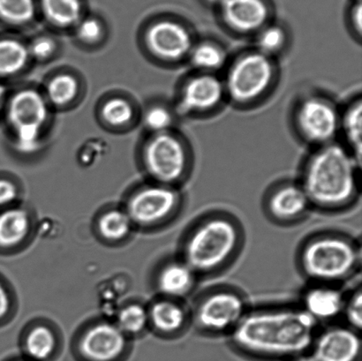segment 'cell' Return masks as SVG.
<instances>
[{"mask_svg": "<svg viewBox=\"0 0 362 361\" xmlns=\"http://www.w3.org/2000/svg\"><path fill=\"white\" fill-rule=\"evenodd\" d=\"M130 218L123 212L111 211L105 214L99 223L103 236L109 239H119L125 237L130 230Z\"/></svg>", "mask_w": 362, "mask_h": 361, "instance_id": "obj_29", "label": "cell"}, {"mask_svg": "<svg viewBox=\"0 0 362 361\" xmlns=\"http://www.w3.org/2000/svg\"><path fill=\"white\" fill-rule=\"evenodd\" d=\"M225 95L223 81L213 73H201L191 77L184 85L177 108L185 115L211 111Z\"/></svg>", "mask_w": 362, "mask_h": 361, "instance_id": "obj_13", "label": "cell"}, {"mask_svg": "<svg viewBox=\"0 0 362 361\" xmlns=\"http://www.w3.org/2000/svg\"><path fill=\"white\" fill-rule=\"evenodd\" d=\"M342 316L345 317L347 326L361 331L362 325V292L361 286L346 298Z\"/></svg>", "mask_w": 362, "mask_h": 361, "instance_id": "obj_32", "label": "cell"}, {"mask_svg": "<svg viewBox=\"0 0 362 361\" xmlns=\"http://www.w3.org/2000/svg\"><path fill=\"white\" fill-rule=\"evenodd\" d=\"M274 76L271 57L258 51L245 53L227 72L223 81L226 95L238 104L257 100L271 88Z\"/></svg>", "mask_w": 362, "mask_h": 361, "instance_id": "obj_6", "label": "cell"}, {"mask_svg": "<svg viewBox=\"0 0 362 361\" xmlns=\"http://www.w3.org/2000/svg\"><path fill=\"white\" fill-rule=\"evenodd\" d=\"M198 276L184 260L166 264L159 274L158 288L173 300L184 298L194 291Z\"/></svg>", "mask_w": 362, "mask_h": 361, "instance_id": "obj_18", "label": "cell"}, {"mask_svg": "<svg viewBox=\"0 0 362 361\" xmlns=\"http://www.w3.org/2000/svg\"><path fill=\"white\" fill-rule=\"evenodd\" d=\"M351 25L357 35L361 37L362 31V5L361 0L354 4L350 11Z\"/></svg>", "mask_w": 362, "mask_h": 361, "instance_id": "obj_37", "label": "cell"}, {"mask_svg": "<svg viewBox=\"0 0 362 361\" xmlns=\"http://www.w3.org/2000/svg\"><path fill=\"white\" fill-rule=\"evenodd\" d=\"M191 63L202 73H212L225 65L226 54L221 46L213 42H202L194 45L189 56Z\"/></svg>", "mask_w": 362, "mask_h": 361, "instance_id": "obj_24", "label": "cell"}, {"mask_svg": "<svg viewBox=\"0 0 362 361\" xmlns=\"http://www.w3.org/2000/svg\"><path fill=\"white\" fill-rule=\"evenodd\" d=\"M286 42L285 30L279 25H266L257 35V51L271 57L281 51Z\"/></svg>", "mask_w": 362, "mask_h": 361, "instance_id": "obj_27", "label": "cell"}, {"mask_svg": "<svg viewBox=\"0 0 362 361\" xmlns=\"http://www.w3.org/2000/svg\"><path fill=\"white\" fill-rule=\"evenodd\" d=\"M147 321L146 311L140 306L132 305L126 307L120 312L119 328L122 331L136 333V332L143 330L147 324Z\"/></svg>", "mask_w": 362, "mask_h": 361, "instance_id": "obj_31", "label": "cell"}, {"mask_svg": "<svg viewBox=\"0 0 362 361\" xmlns=\"http://www.w3.org/2000/svg\"><path fill=\"white\" fill-rule=\"evenodd\" d=\"M37 5L38 12L56 27L76 26L83 18L85 0H37Z\"/></svg>", "mask_w": 362, "mask_h": 361, "instance_id": "obj_19", "label": "cell"}, {"mask_svg": "<svg viewBox=\"0 0 362 361\" xmlns=\"http://www.w3.org/2000/svg\"><path fill=\"white\" fill-rule=\"evenodd\" d=\"M315 361H357L361 353L360 332L335 325L317 332L311 349Z\"/></svg>", "mask_w": 362, "mask_h": 361, "instance_id": "obj_11", "label": "cell"}, {"mask_svg": "<svg viewBox=\"0 0 362 361\" xmlns=\"http://www.w3.org/2000/svg\"><path fill=\"white\" fill-rule=\"evenodd\" d=\"M47 119V104L37 91L24 90L13 95L7 108V119L16 136L18 150L30 154L37 150Z\"/></svg>", "mask_w": 362, "mask_h": 361, "instance_id": "obj_7", "label": "cell"}, {"mask_svg": "<svg viewBox=\"0 0 362 361\" xmlns=\"http://www.w3.org/2000/svg\"><path fill=\"white\" fill-rule=\"evenodd\" d=\"M173 118L172 112L163 106H155L148 110L145 115L146 126L156 134L168 132L172 126Z\"/></svg>", "mask_w": 362, "mask_h": 361, "instance_id": "obj_33", "label": "cell"}, {"mask_svg": "<svg viewBox=\"0 0 362 361\" xmlns=\"http://www.w3.org/2000/svg\"><path fill=\"white\" fill-rule=\"evenodd\" d=\"M30 54L23 42L13 39L0 40V77L14 76L27 65Z\"/></svg>", "mask_w": 362, "mask_h": 361, "instance_id": "obj_23", "label": "cell"}, {"mask_svg": "<svg viewBox=\"0 0 362 361\" xmlns=\"http://www.w3.org/2000/svg\"><path fill=\"white\" fill-rule=\"evenodd\" d=\"M358 166L361 167L341 145L319 147L308 159L300 183L311 207L337 212L353 205L359 194Z\"/></svg>", "mask_w": 362, "mask_h": 361, "instance_id": "obj_2", "label": "cell"}, {"mask_svg": "<svg viewBox=\"0 0 362 361\" xmlns=\"http://www.w3.org/2000/svg\"><path fill=\"white\" fill-rule=\"evenodd\" d=\"M6 95V88L3 86L2 84H0V108H1V105L3 104L4 98H5Z\"/></svg>", "mask_w": 362, "mask_h": 361, "instance_id": "obj_39", "label": "cell"}, {"mask_svg": "<svg viewBox=\"0 0 362 361\" xmlns=\"http://www.w3.org/2000/svg\"><path fill=\"white\" fill-rule=\"evenodd\" d=\"M102 117L109 125L122 126L133 118L131 105L122 98H113L105 102L102 108Z\"/></svg>", "mask_w": 362, "mask_h": 361, "instance_id": "obj_30", "label": "cell"}, {"mask_svg": "<svg viewBox=\"0 0 362 361\" xmlns=\"http://www.w3.org/2000/svg\"><path fill=\"white\" fill-rule=\"evenodd\" d=\"M144 160L151 174L166 186L180 182L187 171V148L168 132L157 134L148 141Z\"/></svg>", "mask_w": 362, "mask_h": 361, "instance_id": "obj_8", "label": "cell"}, {"mask_svg": "<svg viewBox=\"0 0 362 361\" xmlns=\"http://www.w3.org/2000/svg\"><path fill=\"white\" fill-rule=\"evenodd\" d=\"M310 200L300 184L286 183L276 187L266 200V213L272 221L291 225L306 217Z\"/></svg>", "mask_w": 362, "mask_h": 361, "instance_id": "obj_14", "label": "cell"}, {"mask_svg": "<svg viewBox=\"0 0 362 361\" xmlns=\"http://www.w3.org/2000/svg\"><path fill=\"white\" fill-rule=\"evenodd\" d=\"M300 357V358L297 361H315L313 357H301V355Z\"/></svg>", "mask_w": 362, "mask_h": 361, "instance_id": "obj_41", "label": "cell"}, {"mask_svg": "<svg viewBox=\"0 0 362 361\" xmlns=\"http://www.w3.org/2000/svg\"><path fill=\"white\" fill-rule=\"evenodd\" d=\"M76 27L78 37L86 42L98 41L103 32L100 20L95 17L83 18Z\"/></svg>", "mask_w": 362, "mask_h": 361, "instance_id": "obj_34", "label": "cell"}, {"mask_svg": "<svg viewBox=\"0 0 362 361\" xmlns=\"http://www.w3.org/2000/svg\"><path fill=\"white\" fill-rule=\"evenodd\" d=\"M151 316L155 327L166 334L180 333L186 328L189 318L184 306L175 300H162L155 304Z\"/></svg>", "mask_w": 362, "mask_h": 361, "instance_id": "obj_20", "label": "cell"}, {"mask_svg": "<svg viewBox=\"0 0 362 361\" xmlns=\"http://www.w3.org/2000/svg\"><path fill=\"white\" fill-rule=\"evenodd\" d=\"M124 346L125 338L119 328L111 324H99L85 335L81 348L88 359L110 361L122 353Z\"/></svg>", "mask_w": 362, "mask_h": 361, "instance_id": "obj_17", "label": "cell"}, {"mask_svg": "<svg viewBox=\"0 0 362 361\" xmlns=\"http://www.w3.org/2000/svg\"><path fill=\"white\" fill-rule=\"evenodd\" d=\"M360 264V247L340 233L312 236L300 250V271L312 283L338 285L356 274Z\"/></svg>", "mask_w": 362, "mask_h": 361, "instance_id": "obj_4", "label": "cell"}, {"mask_svg": "<svg viewBox=\"0 0 362 361\" xmlns=\"http://www.w3.org/2000/svg\"><path fill=\"white\" fill-rule=\"evenodd\" d=\"M26 346L31 358L44 360L52 355L55 346V338L47 328L38 327L28 336Z\"/></svg>", "mask_w": 362, "mask_h": 361, "instance_id": "obj_28", "label": "cell"}, {"mask_svg": "<svg viewBox=\"0 0 362 361\" xmlns=\"http://www.w3.org/2000/svg\"><path fill=\"white\" fill-rule=\"evenodd\" d=\"M296 124L308 143L324 146L332 143L340 130V114L332 102L319 97L303 99L296 112Z\"/></svg>", "mask_w": 362, "mask_h": 361, "instance_id": "obj_9", "label": "cell"}, {"mask_svg": "<svg viewBox=\"0 0 362 361\" xmlns=\"http://www.w3.org/2000/svg\"><path fill=\"white\" fill-rule=\"evenodd\" d=\"M78 93V83L69 74H60L49 81L47 95L52 104L64 106L76 98Z\"/></svg>", "mask_w": 362, "mask_h": 361, "instance_id": "obj_26", "label": "cell"}, {"mask_svg": "<svg viewBox=\"0 0 362 361\" xmlns=\"http://www.w3.org/2000/svg\"><path fill=\"white\" fill-rule=\"evenodd\" d=\"M180 203V194L170 186L147 187L131 200L129 213L141 224H154L175 214Z\"/></svg>", "mask_w": 362, "mask_h": 361, "instance_id": "obj_12", "label": "cell"}, {"mask_svg": "<svg viewBox=\"0 0 362 361\" xmlns=\"http://www.w3.org/2000/svg\"><path fill=\"white\" fill-rule=\"evenodd\" d=\"M318 324L301 307H280L247 311L230 332V341L248 355L285 358L310 351Z\"/></svg>", "mask_w": 362, "mask_h": 361, "instance_id": "obj_1", "label": "cell"}, {"mask_svg": "<svg viewBox=\"0 0 362 361\" xmlns=\"http://www.w3.org/2000/svg\"><path fill=\"white\" fill-rule=\"evenodd\" d=\"M209 4H211V5L216 6H221L222 3L225 1V0H206Z\"/></svg>", "mask_w": 362, "mask_h": 361, "instance_id": "obj_40", "label": "cell"}, {"mask_svg": "<svg viewBox=\"0 0 362 361\" xmlns=\"http://www.w3.org/2000/svg\"><path fill=\"white\" fill-rule=\"evenodd\" d=\"M28 231V218L23 210L0 213V247H12L24 239Z\"/></svg>", "mask_w": 362, "mask_h": 361, "instance_id": "obj_22", "label": "cell"}, {"mask_svg": "<svg viewBox=\"0 0 362 361\" xmlns=\"http://www.w3.org/2000/svg\"><path fill=\"white\" fill-rule=\"evenodd\" d=\"M340 129L342 130L358 165L361 164L362 155V101L358 98L351 102L343 114H340Z\"/></svg>", "mask_w": 362, "mask_h": 361, "instance_id": "obj_21", "label": "cell"}, {"mask_svg": "<svg viewBox=\"0 0 362 361\" xmlns=\"http://www.w3.org/2000/svg\"><path fill=\"white\" fill-rule=\"evenodd\" d=\"M10 307V300L8 293L6 290L4 288L2 283L0 282V321L6 317L7 313H8Z\"/></svg>", "mask_w": 362, "mask_h": 361, "instance_id": "obj_38", "label": "cell"}, {"mask_svg": "<svg viewBox=\"0 0 362 361\" xmlns=\"http://www.w3.org/2000/svg\"><path fill=\"white\" fill-rule=\"evenodd\" d=\"M17 196L16 187L8 180L0 179V207L13 203Z\"/></svg>", "mask_w": 362, "mask_h": 361, "instance_id": "obj_36", "label": "cell"}, {"mask_svg": "<svg viewBox=\"0 0 362 361\" xmlns=\"http://www.w3.org/2000/svg\"><path fill=\"white\" fill-rule=\"evenodd\" d=\"M37 0H0V20L23 26L32 23L38 13Z\"/></svg>", "mask_w": 362, "mask_h": 361, "instance_id": "obj_25", "label": "cell"}, {"mask_svg": "<svg viewBox=\"0 0 362 361\" xmlns=\"http://www.w3.org/2000/svg\"><path fill=\"white\" fill-rule=\"evenodd\" d=\"M244 297L235 290L219 288L205 293L193 311L198 331L207 335L230 334L247 313Z\"/></svg>", "mask_w": 362, "mask_h": 361, "instance_id": "obj_5", "label": "cell"}, {"mask_svg": "<svg viewBox=\"0 0 362 361\" xmlns=\"http://www.w3.org/2000/svg\"><path fill=\"white\" fill-rule=\"evenodd\" d=\"M243 230L230 215L212 213L198 220L188 232L183 247L182 260L198 277L226 268L243 246Z\"/></svg>", "mask_w": 362, "mask_h": 361, "instance_id": "obj_3", "label": "cell"}, {"mask_svg": "<svg viewBox=\"0 0 362 361\" xmlns=\"http://www.w3.org/2000/svg\"><path fill=\"white\" fill-rule=\"evenodd\" d=\"M56 45L54 41L47 37H41L32 42L30 48H28V54L37 59H45L49 58L55 52Z\"/></svg>", "mask_w": 362, "mask_h": 361, "instance_id": "obj_35", "label": "cell"}, {"mask_svg": "<svg viewBox=\"0 0 362 361\" xmlns=\"http://www.w3.org/2000/svg\"><path fill=\"white\" fill-rule=\"evenodd\" d=\"M146 41L153 54L168 61H178L189 56L194 45L190 30L179 21L169 19L152 24Z\"/></svg>", "mask_w": 362, "mask_h": 361, "instance_id": "obj_10", "label": "cell"}, {"mask_svg": "<svg viewBox=\"0 0 362 361\" xmlns=\"http://www.w3.org/2000/svg\"><path fill=\"white\" fill-rule=\"evenodd\" d=\"M220 10L226 26L239 33L258 32L268 24L269 9L264 0H225Z\"/></svg>", "mask_w": 362, "mask_h": 361, "instance_id": "obj_15", "label": "cell"}, {"mask_svg": "<svg viewBox=\"0 0 362 361\" xmlns=\"http://www.w3.org/2000/svg\"><path fill=\"white\" fill-rule=\"evenodd\" d=\"M345 302L338 285L312 283L303 293L300 307L319 324L342 316Z\"/></svg>", "mask_w": 362, "mask_h": 361, "instance_id": "obj_16", "label": "cell"}]
</instances>
